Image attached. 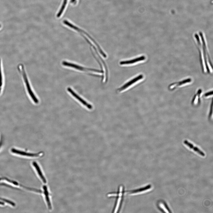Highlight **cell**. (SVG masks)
Listing matches in <instances>:
<instances>
[{
	"mask_svg": "<svg viewBox=\"0 0 213 213\" xmlns=\"http://www.w3.org/2000/svg\"><path fill=\"white\" fill-rule=\"evenodd\" d=\"M195 38L197 40L200 54V62L204 72H212V65L209 56L208 52L205 42L202 33H200L201 39V43L198 35L196 34Z\"/></svg>",
	"mask_w": 213,
	"mask_h": 213,
	"instance_id": "cell-1",
	"label": "cell"
},
{
	"mask_svg": "<svg viewBox=\"0 0 213 213\" xmlns=\"http://www.w3.org/2000/svg\"><path fill=\"white\" fill-rule=\"evenodd\" d=\"M118 191L116 193L114 192L108 194L109 197H116L117 199L113 211L114 212H117L119 210L121 205L122 199L125 192L124 187L123 185H120L119 186Z\"/></svg>",
	"mask_w": 213,
	"mask_h": 213,
	"instance_id": "cell-2",
	"label": "cell"
},
{
	"mask_svg": "<svg viewBox=\"0 0 213 213\" xmlns=\"http://www.w3.org/2000/svg\"><path fill=\"white\" fill-rule=\"evenodd\" d=\"M41 193L43 196L48 209L49 211L52 210V205L51 199V194L46 184H44L43 185Z\"/></svg>",
	"mask_w": 213,
	"mask_h": 213,
	"instance_id": "cell-3",
	"label": "cell"
},
{
	"mask_svg": "<svg viewBox=\"0 0 213 213\" xmlns=\"http://www.w3.org/2000/svg\"><path fill=\"white\" fill-rule=\"evenodd\" d=\"M19 67L21 68L20 69V71L22 72L28 91L30 96L34 102L36 103H38V101L32 91L23 65H19Z\"/></svg>",
	"mask_w": 213,
	"mask_h": 213,
	"instance_id": "cell-4",
	"label": "cell"
},
{
	"mask_svg": "<svg viewBox=\"0 0 213 213\" xmlns=\"http://www.w3.org/2000/svg\"><path fill=\"white\" fill-rule=\"evenodd\" d=\"M32 164L41 181L44 184H46L47 180L42 170L38 164L36 162H33Z\"/></svg>",
	"mask_w": 213,
	"mask_h": 213,
	"instance_id": "cell-5",
	"label": "cell"
},
{
	"mask_svg": "<svg viewBox=\"0 0 213 213\" xmlns=\"http://www.w3.org/2000/svg\"><path fill=\"white\" fill-rule=\"evenodd\" d=\"M11 152L14 154L20 155L23 156L30 157H38L42 156L43 153L40 152L37 153H28L16 149H12L11 150Z\"/></svg>",
	"mask_w": 213,
	"mask_h": 213,
	"instance_id": "cell-6",
	"label": "cell"
},
{
	"mask_svg": "<svg viewBox=\"0 0 213 213\" xmlns=\"http://www.w3.org/2000/svg\"><path fill=\"white\" fill-rule=\"evenodd\" d=\"M143 78V76L142 75H138V76L136 77L127 82L122 87L118 89H117V91L120 92L124 91L135 83L142 79Z\"/></svg>",
	"mask_w": 213,
	"mask_h": 213,
	"instance_id": "cell-7",
	"label": "cell"
},
{
	"mask_svg": "<svg viewBox=\"0 0 213 213\" xmlns=\"http://www.w3.org/2000/svg\"><path fill=\"white\" fill-rule=\"evenodd\" d=\"M67 91L75 98L79 100L83 105L85 106L89 109H91L93 108V106L90 104L87 103L80 96L78 95L72 90L70 87L67 88Z\"/></svg>",
	"mask_w": 213,
	"mask_h": 213,
	"instance_id": "cell-8",
	"label": "cell"
},
{
	"mask_svg": "<svg viewBox=\"0 0 213 213\" xmlns=\"http://www.w3.org/2000/svg\"><path fill=\"white\" fill-rule=\"evenodd\" d=\"M191 81V78H188L180 81L172 83L169 85L168 88L170 90H172L178 87L190 82Z\"/></svg>",
	"mask_w": 213,
	"mask_h": 213,
	"instance_id": "cell-9",
	"label": "cell"
},
{
	"mask_svg": "<svg viewBox=\"0 0 213 213\" xmlns=\"http://www.w3.org/2000/svg\"><path fill=\"white\" fill-rule=\"evenodd\" d=\"M145 59V57L144 56H142L132 59L121 61L120 62V65L131 64L139 61L144 60Z\"/></svg>",
	"mask_w": 213,
	"mask_h": 213,
	"instance_id": "cell-10",
	"label": "cell"
},
{
	"mask_svg": "<svg viewBox=\"0 0 213 213\" xmlns=\"http://www.w3.org/2000/svg\"><path fill=\"white\" fill-rule=\"evenodd\" d=\"M151 188V185L150 184H149L143 187L135 190H132L128 192L130 194L132 195H137L140 194V193L150 189Z\"/></svg>",
	"mask_w": 213,
	"mask_h": 213,
	"instance_id": "cell-11",
	"label": "cell"
},
{
	"mask_svg": "<svg viewBox=\"0 0 213 213\" xmlns=\"http://www.w3.org/2000/svg\"><path fill=\"white\" fill-rule=\"evenodd\" d=\"M183 142L185 145L188 146L190 148L192 149L194 151L198 153L201 155L202 156H205V154L203 152L200 150L197 147L194 146L192 144L189 142L188 141L185 140Z\"/></svg>",
	"mask_w": 213,
	"mask_h": 213,
	"instance_id": "cell-12",
	"label": "cell"
},
{
	"mask_svg": "<svg viewBox=\"0 0 213 213\" xmlns=\"http://www.w3.org/2000/svg\"><path fill=\"white\" fill-rule=\"evenodd\" d=\"M201 92V89H199L197 93L194 95L191 102L193 105H196L199 104L200 102V96Z\"/></svg>",
	"mask_w": 213,
	"mask_h": 213,
	"instance_id": "cell-13",
	"label": "cell"
},
{
	"mask_svg": "<svg viewBox=\"0 0 213 213\" xmlns=\"http://www.w3.org/2000/svg\"><path fill=\"white\" fill-rule=\"evenodd\" d=\"M67 0H64L63 3L60 10L58 13L57 17H59L63 13L67 3Z\"/></svg>",
	"mask_w": 213,
	"mask_h": 213,
	"instance_id": "cell-14",
	"label": "cell"
},
{
	"mask_svg": "<svg viewBox=\"0 0 213 213\" xmlns=\"http://www.w3.org/2000/svg\"><path fill=\"white\" fill-rule=\"evenodd\" d=\"M2 76H1V60L0 59V88H1L2 85ZM1 90V89H0V91Z\"/></svg>",
	"mask_w": 213,
	"mask_h": 213,
	"instance_id": "cell-15",
	"label": "cell"
},
{
	"mask_svg": "<svg viewBox=\"0 0 213 213\" xmlns=\"http://www.w3.org/2000/svg\"><path fill=\"white\" fill-rule=\"evenodd\" d=\"M213 94L212 91H210L206 93L204 95V96L205 97H207L212 95Z\"/></svg>",
	"mask_w": 213,
	"mask_h": 213,
	"instance_id": "cell-16",
	"label": "cell"
},
{
	"mask_svg": "<svg viewBox=\"0 0 213 213\" xmlns=\"http://www.w3.org/2000/svg\"><path fill=\"white\" fill-rule=\"evenodd\" d=\"M164 205L165 207L168 210V211L170 213L171 212L170 211V209L169 207L168 206H167V204H166V203H164Z\"/></svg>",
	"mask_w": 213,
	"mask_h": 213,
	"instance_id": "cell-17",
	"label": "cell"
},
{
	"mask_svg": "<svg viewBox=\"0 0 213 213\" xmlns=\"http://www.w3.org/2000/svg\"><path fill=\"white\" fill-rule=\"evenodd\" d=\"M76 1V0H71V2L72 3H74L75 1Z\"/></svg>",
	"mask_w": 213,
	"mask_h": 213,
	"instance_id": "cell-18",
	"label": "cell"
},
{
	"mask_svg": "<svg viewBox=\"0 0 213 213\" xmlns=\"http://www.w3.org/2000/svg\"><path fill=\"white\" fill-rule=\"evenodd\" d=\"M1 25H0V28L1 27Z\"/></svg>",
	"mask_w": 213,
	"mask_h": 213,
	"instance_id": "cell-19",
	"label": "cell"
}]
</instances>
